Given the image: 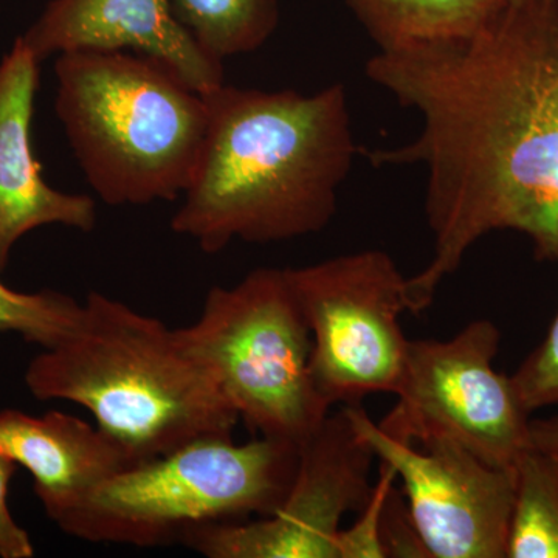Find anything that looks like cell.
<instances>
[{
	"instance_id": "1",
	"label": "cell",
	"mask_w": 558,
	"mask_h": 558,
	"mask_svg": "<svg viewBox=\"0 0 558 558\" xmlns=\"http://www.w3.org/2000/svg\"><path fill=\"white\" fill-rule=\"evenodd\" d=\"M365 70L422 120L413 142L366 150L376 167L427 171L433 255L409 278L410 311L494 231L558 267V0H509L470 35L377 50Z\"/></svg>"
},
{
	"instance_id": "2",
	"label": "cell",
	"mask_w": 558,
	"mask_h": 558,
	"mask_svg": "<svg viewBox=\"0 0 558 558\" xmlns=\"http://www.w3.org/2000/svg\"><path fill=\"white\" fill-rule=\"evenodd\" d=\"M205 98L207 138L171 230L208 255L325 230L359 153L343 84L312 95L223 84Z\"/></svg>"
},
{
	"instance_id": "3",
	"label": "cell",
	"mask_w": 558,
	"mask_h": 558,
	"mask_svg": "<svg viewBox=\"0 0 558 558\" xmlns=\"http://www.w3.org/2000/svg\"><path fill=\"white\" fill-rule=\"evenodd\" d=\"M33 398L89 411L135 462L205 438L233 436L240 416L175 329L90 292L76 328L43 349L24 376Z\"/></svg>"
},
{
	"instance_id": "4",
	"label": "cell",
	"mask_w": 558,
	"mask_h": 558,
	"mask_svg": "<svg viewBox=\"0 0 558 558\" xmlns=\"http://www.w3.org/2000/svg\"><path fill=\"white\" fill-rule=\"evenodd\" d=\"M58 119L73 156L110 207L185 194L207 138L205 95L163 62L132 51L58 54Z\"/></svg>"
},
{
	"instance_id": "5",
	"label": "cell",
	"mask_w": 558,
	"mask_h": 558,
	"mask_svg": "<svg viewBox=\"0 0 558 558\" xmlns=\"http://www.w3.org/2000/svg\"><path fill=\"white\" fill-rule=\"evenodd\" d=\"M300 446L205 436L137 462L90 490L54 524L89 543L157 548L190 529L269 517L288 495Z\"/></svg>"
},
{
	"instance_id": "6",
	"label": "cell",
	"mask_w": 558,
	"mask_h": 558,
	"mask_svg": "<svg viewBox=\"0 0 558 558\" xmlns=\"http://www.w3.org/2000/svg\"><path fill=\"white\" fill-rule=\"evenodd\" d=\"M175 333L256 436L301 446L329 416L288 269L263 267L209 289L199 318Z\"/></svg>"
},
{
	"instance_id": "7",
	"label": "cell",
	"mask_w": 558,
	"mask_h": 558,
	"mask_svg": "<svg viewBox=\"0 0 558 558\" xmlns=\"http://www.w3.org/2000/svg\"><path fill=\"white\" fill-rule=\"evenodd\" d=\"M288 275L311 330L312 377L330 409L395 395L410 343L400 325L410 312L409 278L395 259L362 250Z\"/></svg>"
},
{
	"instance_id": "8",
	"label": "cell",
	"mask_w": 558,
	"mask_h": 558,
	"mask_svg": "<svg viewBox=\"0 0 558 558\" xmlns=\"http://www.w3.org/2000/svg\"><path fill=\"white\" fill-rule=\"evenodd\" d=\"M501 332L476 319L449 340H410L379 427L410 444L449 440L495 468L513 470L532 447L531 413L510 376L494 368Z\"/></svg>"
},
{
	"instance_id": "9",
	"label": "cell",
	"mask_w": 558,
	"mask_h": 558,
	"mask_svg": "<svg viewBox=\"0 0 558 558\" xmlns=\"http://www.w3.org/2000/svg\"><path fill=\"white\" fill-rule=\"evenodd\" d=\"M374 459L341 407L301 444L295 478L271 515L204 524L179 543L208 558H339L341 520L368 501Z\"/></svg>"
},
{
	"instance_id": "10",
	"label": "cell",
	"mask_w": 558,
	"mask_h": 558,
	"mask_svg": "<svg viewBox=\"0 0 558 558\" xmlns=\"http://www.w3.org/2000/svg\"><path fill=\"white\" fill-rule=\"evenodd\" d=\"M377 461L395 470L428 558H506L515 476L449 440L392 438L360 405H343Z\"/></svg>"
},
{
	"instance_id": "11",
	"label": "cell",
	"mask_w": 558,
	"mask_h": 558,
	"mask_svg": "<svg viewBox=\"0 0 558 558\" xmlns=\"http://www.w3.org/2000/svg\"><path fill=\"white\" fill-rule=\"evenodd\" d=\"M21 39L39 62L69 51H132L163 62L202 95L226 84L223 61L183 28L170 0H50Z\"/></svg>"
},
{
	"instance_id": "12",
	"label": "cell",
	"mask_w": 558,
	"mask_h": 558,
	"mask_svg": "<svg viewBox=\"0 0 558 558\" xmlns=\"http://www.w3.org/2000/svg\"><path fill=\"white\" fill-rule=\"evenodd\" d=\"M39 64L21 38L0 61V274L17 241L39 227L60 223L89 233L97 226L95 201L51 189L33 156Z\"/></svg>"
},
{
	"instance_id": "13",
	"label": "cell",
	"mask_w": 558,
	"mask_h": 558,
	"mask_svg": "<svg viewBox=\"0 0 558 558\" xmlns=\"http://www.w3.org/2000/svg\"><path fill=\"white\" fill-rule=\"evenodd\" d=\"M0 453L28 470L36 497L51 521L110 476L137 464L97 425L57 410L40 416L0 411Z\"/></svg>"
},
{
	"instance_id": "14",
	"label": "cell",
	"mask_w": 558,
	"mask_h": 558,
	"mask_svg": "<svg viewBox=\"0 0 558 558\" xmlns=\"http://www.w3.org/2000/svg\"><path fill=\"white\" fill-rule=\"evenodd\" d=\"M509 0H344L381 51L470 35Z\"/></svg>"
},
{
	"instance_id": "15",
	"label": "cell",
	"mask_w": 558,
	"mask_h": 558,
	"mask_svg": "<svg viewBox=\"0 0 558 558\" xmlns=\"http://www.w3.org/2000/svg\"><path fill=\"white\" fill-rule=\"evenodd\" d=\"M172 13L219 61L259 50L277 32L278 0H170Z\"/></svg>"
},
{
	"instance_id": "16",
	"label": "cell",
	"mask_w": 558,
	"mask_h": 558,
	"mask_svg": "<svg viewBox=\"0 0 558 558\" xmlns=\"http://www.w3.org/2000/svg\"><path fill=\"white\" fill-rule=\"evenodd\" d=\"M508 557L558 558V464L531 447L513 468Z\"/></svg>"
},
{
	"instance_id": "17",
	"label": "cell",
	"mask_w": 558,
	"mask_h": 558,
	"mask_svg": "<svg viewBox=\"0 0 558 558\" xmlns=\"http://www.w3.org/2000/svg\"><path fill=\"white\" fill-rule=\"evenodd\" d=\"M83 304L57 290L17 292L0 281V336L17 333L27 343L53 348L76 328Z\"/></svg>"
},
{
	"instance_id": "18",
	"label": "cell",
	"mask_w": 558,
	"mask_h": 558,
	"mask_svg": "<svg viewBox=\"0 0 558 558\" xmlns=\"http://www.w3.org/2000/svg\"><path fill=\"white\" fill-rule=\"evenodd\" d=\"M529 413L558 409V312L545 339L510 376Z\"/></svg>"
},
{
	"instance_id": "19",
	"label": "cell",
	"mask_w": 558,
	"mask_h": 558,
	"mask_svg": "<svg viewBox=\"0 0 558 558\" xmlns=\"http://www.w3.org/2000/svg\"><path fill=\"white\" fill-rule=\"evenodd\" d=\"M379 478L374 483L368 501L359 510V519L351 527H341L337 539L339 558H385L387 549L381 542V520L389 494L395 487L396 473L379 462Z\"/></svg>"
},
{
	"instance_id": "20",
	"label": "cell",
	"mask_w": 558,
	"mask_h": 558,
	"mask_svg": "<svg viewBox=\"0 0 558 558\" xmlns=\"http://www.w3.org/2000/svg\"><path fill=\"white\" fill-rule=\"evenodd\" d=\"M381 542L387 549V557H424L427 550L418 538L413 521H411L405 498L392 487L384 509L381 520Z\"/></svg>"
},
{
	"instance_id": "21",
	"label": "cell",
	"mask_w": 558,
	"mask_h": 558,
	"mask_svg": "<svg viewBox=\"0 0 558 558\" xmlns=\"http://www.w3.org/2000/svg\"><path fill=\"white\" fill-rule=\"evenodd\" d=\"M17 465L0 453V558L35 557V546L28 532L14 520L9 508L10 483Z\"/></svg>"
},
{
	"instance_id": "22",
	"label": "cell",
	"mask_w": 558,
	"mask_h": 558,
	"mask_svg": "<svg viewBox=\"0 0 558 558\" xmlns=\"http://www.w3.org/2000/svg\"><path fill=\"white\" fill-rule=\"evenodd\" d=\"M532 447L549 454L558 464V414L531 421Z\"/></svg>"
}]
</instances>
